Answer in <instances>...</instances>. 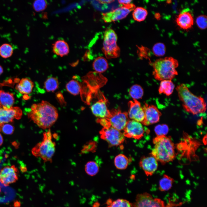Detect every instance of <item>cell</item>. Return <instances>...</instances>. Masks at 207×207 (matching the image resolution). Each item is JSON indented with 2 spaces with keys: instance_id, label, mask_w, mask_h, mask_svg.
<instances>
[{
  "instance_id": "cell-32",
  "label": "cell",
  "mask_w": 207,
  "mask_h": 207,
  "mask_svg": "<svg viewBox=\"0 0 207 207\" xmlns=\"http://www.w3.org/2000/svg\"><path fill=\"white\" fill-rule=\"evenodd\" d=\"M13 51L12 45L9 44L4 43L0 47V55L3 58L10 57L13 54Z\"/></svg>"
},
{
  "instance_id": "cell-26",
  "label": "cell",
  "mask_w": 207,
  "mask_h": 207,
  "mask_svg": "<svg viewBox=\"0 0 207 207\" xmlns=\"http://www.w3.org/2000/svg\"><path fill=\"white\" fill-rule=\"evenodd\" d=\"M106 204L107 207H132V203L123 199H118L114 201L110 199L107 200Z\"/></svg>"
},
{
  "instance_id": "cell-14",
  "label": "cell",
  "mask_w": 207,
  "mask_h": 207,
  "mask_svg": "<svg viewBox=\"0 0 207 207\" xmlns=\"http://www.w3.org/2000/svg\"><path fill=\"white\" fill-rule=\"evenodd\" d=\"M142 108L145 115L144 120L141 122L143 124L148 126L159 121L162 114L156 107L145 103Z\"/></svg>"
},
{
  "instance_id": "cell-31",
  "label": "cell",
  "mask_w": 207,
  "mask_h": 207,
  "mask_svg": "<svg viewBox=\"0 0 207 207\" xmlns=\"http://www.w3.org/2000/svg\"><path fill=\"white\" fill-rule=\"evenodd\" d=\"M58 85L57 79L53 77L48 78L44 83V87L48 92L54 91L57 89Z\"/></svg>"
},
{
  "instance_id": "cell-36",
  "label": "cell",
  "mask_w": 207,
  "mask_h": 207,
  "mask_svg": "<svg viewBox=\"0 0 207 207\" xmlns=\"http://www.w3.org/2000/svg\"><path fill=\"white\" fill-rule=\"evenodd\" d=\"M196 23L201 29H205L207 27V17L204 15L199 16L196 18Z\"/></svg>"
},
{
  "instance_id": "cell-16",
  "label": "cell",
  "mask_w": 207,
  "mask_h": 207,
  "mask_svg": "<svg viewBox=\"0 0 207 207\" xmlns=\"http://www.w3.org/2000/svg\"><path fill=\"white\" fill-rule=\"evenodd\" d=\"M107 100L103 95L98 101L93 104L91 109L93 114L99 118H103L108 117L110 110L107 108Z\"/></svg>"
},
{
  "instance_id": "cell-44",
  "label": "cell",
  "mask_w": 207,
  "mask_h": 207,
  "mask_svg": "<svg viewBox=\"0 0 207 207\" xmlns=\"http://www.w3.org/2000/svg\"></svg>"
},
{
  "instance_id": "cell-41",
  "label": "cell",
  "mask_w": 207,
  "mask_h": 207,
  "mask_svg": "<svg viewBox=\"0 0 207 207\" xmlns=\"http://www.w3.org/2000/svg\"><path fill=\"white\" fill-rule=\"evenodd\" d=\"M114 1L113 0H106V1H99L103 3H109L112 2H113Z\"/></svg>"
},
{
  "instance_id": "cell-43",
  "label": "cell",
  "mask_w": 207,
  "mask_h": 207,
  "mask_svg": "<svg viewBox=\"0 0 207 207\" xmlns=\"http://www.w3.org/2000/svg\"></svg>"
},
{
  "instance_id": "cell-8",
  "label": "cell",
  "mask_w": 207,
  "mask_h": 207,
  "mask_svg": "<svg viewBox=\"0 0 207 207\" xmlns=\"http://www.w3.org/2000/svg\"><path fill=\"white\" fill-rule=\"evenodd\" d=\"M133 3L122 5L119 7L112 11L102 14V19L106 23H110L125 18L135 8Z\"/></svg>"
},
{
  "instance_id": "cell-1",
  "label": "cell",
  "mask_w": 207,
  "mask_h": 207,
  "mask_svg": "<svg viewBox=\"0 0 207 207\" xmlns=\"http://www.w3.org/2000/svg\"><path fill=\"white\" fill-rule=\"evenodd\" d=\"M27 115L30 120L43 129H49L52 126L58 116L56 108L45 101L33 104Z\"/></svg>"
},
{
  "instance_id": "cell-23",
  "label": "cell",
  "mask_w": 207,
  "mask_h": 207,
  "mask_svg": "<svg viewBox=\"0 0 207 207\" xmlns=\"http://www.w3.org/2000/svg\"><path fill=\"white\" fill-rule=\"evenodd\" d=\"M93 67L97 72L102 73L105 71L108 67L107 60L103 57L99 56L96 58L93 63Z\"/></svg>"
},
{
  "instance_id": "cell-21",
  "label": "cell",
  "mask_w": 207,
  "mask_h": 207,
  "mask_svg": "<svg viewBox=\"0 0 207 207\" xmlns=\"http://www.w3.org/2000/svg\"><path fill=\"white\" fill-rule=\"evenodd\" d=\"M14 101L13 94L0 90V103L3 108L9 109L12 107Z\"/></svg>"
},
{
  "instance_id": "cell-39",
  "label": "cell",
  "mask_w": 207,
  "mask_h": 207,
  "mask_svg": "<svg viewBox=\"0 0 207 207\" xmlns=\"http://www.w3.org/2000/svg\"><path fill=\"white\" fill-rule=\"evenodd\" d=\"M132 1V0H118V1L119 3L122 5L127 4L130 3Z\"/></svg>"
},
{
  "instance_id": "cell-38",
  "label": "cell",
  "mask_w": 207,
  "mask_h": 207,
  "mask_svg": "<svg viewBox=\"0 0 207 207\" xmlns=\"http://www.w3.org/2000/svg\"><path fill=\"white\" fill-rule=\"evenodd\" d=\"M97 122L100 123L103 127H108L111 126L107 118H98Z\"/></svg>"
},
{
  "instance_id": "cell-15",
  "label": "cell",
  "mask_w": 207,
  "mask_h": 207,
  "mask_svg": "<svg viewBox=\"0 0 207 207\" xmlns=\"http://www.w3.org/2000/svg\"><path fill=\"white\" fill-rule=\"evenodd\" d=\"M129 107L128 114L129 117L135 121L142 122L144 119V113L139 102L133 99L128 103Z\"/></svg>"
},
{
  "instance_id": "cell-10",
  "label": "cell",
  "mask_w": 207,
  "mask_h": 207,
  "mask_svg": "<svg viewBox=\"0 0 207 207\" xmlns=\"http://www.w3.org/2000/svg\"><path fill=\"white\" fill-rule=\"evenodd\" d=\"M111 126L119 130H124L129 120L128 114L119 109H113L110 111L107 117Z\"/></svg>"
},
{
  "instance_id": "cell-33",
  "label": "cell",
  "mask_w": 207,
  "mask_h": 207,
  "mask_svg": "<svg viewBox=\"0 0 207 207\" xmlns=\"http://www.w3.org/2000/svg\"><path fill=\"white\" fill-rule=\"evenodd\" d=\"M154 54L157 56L160 57L164 55L166 52V47L163 43H158L155 44L152 48Z\"/></svg>"
},
{
  "instance_id": "cell-34",
  "label": "cell",
  "mask_w": 207,
  "mask_h": 207,
  "mask_svg": "<svg viewBox=\"0 0 207 207\" xmlns=\"http://www.w3.org/2000/svg\"><path fill=\"white\" fill-rule=\"evenodd\" d=\"M47 5V3L46 1L44 0H37L34 1L32 6L36 12H39L45 10Z\"/></svg>"
},
{
  "instance_id": "cell-22",
  "label": "cell",
  "mask_w": 207,
  "mask_h": 207,
  "mask_svg": "<svg viewBox=\"0 0 207 207\" xmlns=\"http://www.w3.org/2000/svg\"><path fill=\"white\" fill-rule=\"evenodd\" d=\"M175 85L170 80L161 81L158 89L160 94L163 93L167 96L171 95L173 92Z\"/></svg>"
},
{
  "instance_id": "cell-20",
  "label": "cell",
  "mask_w": 207,
  "mask_h": 207,
  "mask_svg": "<svg viewBox=\"0 0 207 207\" xmlns=\"http://www.w3.org/2000/svg\"><path fill=\"white\" fill-rule=\"evenodd\" d=\"M34 86V83L30 80L24 78L21 79L15 88L21 94L28 95L32 92Z\"/></svg>"
},
{
  "instance_id": "cell-13",
  "label": "cell",
  "mask_w": 207,
  "mask_h": 207,
  "mask_svg": "<svg viewBox=\"0 0 207 207\" xmlns=\"http://www.w3.org/2000/svg\"><path fill=\"white\" fill-rule=\"evenodd\" d=\"M18 171L14 166H7L0 171V182L5 186L16 182L18 179Z\"/></svg>"
},
{
  "instance_id": "cell-11",
  "label": "cell",
  "mask_w": 207,
  "mask_h": 207,
  "mask_svg": "<svg viewBox=\"0 0 207 207\" xmlns=\"http://www.w3.org/2000/svg\"><path fill=\"white\" fill-rule=\"evenodd\" d=\"M22 114L21 109L18 107H13L9 109L3 108L0 103V128L4 124L12 122L14 119L21 118Z\"/></svg>"
},
{
  "instance_id": "cell-30",
  "label": "cell",
  "mask_w": 207,
  "mask_h": 207,
  "mask_svg": "<svg viewBox=\"0 0 207 207\" xmlns=\"http://www.w3.org/2000/svg\"><path fill=\"white\" fill-rule=\"evenodd\" d=\"M85 169L86 172L88 175L93 176L95 175L98 172L99 167L96 162L90 161L86 164Z\"/></svg>"
},
{
  "instance_id": "cell-9",
  "label": "cell",
  "mask_w": 207,
  "mask_h": 207,
  "mask_svg": "<svg viewBox=\"0 0 207 207\" xmlns=\"http://www.w3.org/2000/svg\"><path fill=\"white\" fill-rule=\"evenodd\" d=\"M99 134L101 138L107 141L110 147L119 145L124 140L123 133L111 126L103 127Z\"/></svg>"
},
{
  "instance_id": "cell-29",
  "label": "cell",
  "mask_w": 207,
  "mask_h": 207,
  "mask_svg": "<svg viewBox=\"0 0 207 207\" xmlns=\"http://www.w3.org/2000/svg\"><path fill=\"white\" fill-rule=\"evenodd\" d=\"M66 87L68 92L74 95H78L80 91L81 87L79 83L74 80L69 81L67 84Z\"/></svg>"
},
{
  "instance_id": "cell-24",
  "label": "cell",
  "mask_w": 207,
  "mask_h": 207,
  "mask_svg": "<svg viewBox=\"0 0 207 207\" xmlns=\"http://www.w3.org/2000/svg\"><path fill=\"white\" fill-rule=\"evenodd\" d=\"M174 179L164 174L159 182V189L161 191H167L171 188L174 182Z\"/></svg>"
},
{
  "instance_id": "cell-6",
  "label": "cell",
  "mask_w": 207,
  "mask_h": 207,
  "mask_svg": "<svg viewBox=\"0 0 207 207\" xmlns=\"http://www.w3.org/2000/svg\"><path fill=\"white\" fill-rule=\"evenodd\" d=\"M181 202L175 203L170 201L165 205L164 202L158 198H154L150 194L145 192L137 195L132 207H174L181 206Z\"/></svg>"
},
{
  "instance_id": "cell-27",
  "label": "cell",
  "mask_w": 207,
  "mask_h": 207,
  "mask_svg": "<svg viewBox=\"0 0 207 207\" xmlns=\"http://www.w3.org/2000/svg\"><path fill=\"white\" fill-rule=\"evenodd\" d=\"M147 14L148 12L146 9L143 7H137L134 10L132 16L135 20L140 22L145 19Z\"/></svg>"
},
{
  "instance_id": "cell-37",
  "label": "cell",
  "mask_w": 207,
  "mask_h": 207,
  "mask_svg": "<svg viewBox=\"0 0 207 207\" xmlns=\"http://www.w3.org/2000/svg\"><path fill=\"white\" fill-rule=\"evenodd\" d=\"M14 127L11 124L8 123L4 124L0 128V131L7 135L12 134L14 131Z\"/></svg>"
},
{
  "instance_id": "cell-5",
  "label": "cell",
  "mask_w": 207,
  "mask_h": 207,
  "mask_svg": "<svg viewBox=\"0 0 207 207\" xmlns=\"http://www.w3.org/2000/svg\"><path fill=\"white\" fill-rule=\"evenodd\" d=\"M55 146L49 129L43 133L42 141L32 148V153L34 156L40 158L45 162H51L55 152Z\"/></svg>"
},
{
  "instance_id": "cell-7",
  "label": "cell",
  "mask_w": 207,
  "mask_h": 207,
  "mask_svg": "<svg viewBox=\"0 0 207 207\" xmlns=\"http://www.w3.org/2000/svg\"><path fill=\"white\" fill-rule=\"evenodd\" d=\"M117 35L113 33L104 35L102 51L106 58H114L119 56L120 49L117 44Z\"/></svg>"
},
{
  "instance_id": "cell-25",
  "label": "cell",
  "mask_w": 207,
  "mask_h": 207,
  "mask_svg": "<svg viewBox=\"0 0 207 207\" xmlns=\"http://www.w3.org/2000/svg\"><path fill=\"white\" fill-rule=\"evenodd\" d=\"M129 159L123 154H119L115 158L114 163L116 167L118 169L123 170L128 166L130 162Z\"/></svg>"
},
{
  "instance_id": "cell-4",
  "label": "cell",
  "mask_w": 207,
  "mask_h": 207,
  "mask_svg": "<svg viewBox=\"0 0 207 207\" xmlns=\"http://www.w3.org/2000/svg\"><path fill=\"white\" fill-rule=\"evenodd\" d=\"M179 66L177 60L171 57L156 60L152 64V75L156 80L162 81L170 80L177 75L176 68Z\"/></svg>"
},
{
  "instance_id": "cell-19",
  "label": "cell",
  "mask_w": 207,
  "mask_h": 207,
  "mask_svg": "<svg viewBox=\"0 0 207 207\" xmlns=\"http://www.w3.org/2000/svg\"><path fill=\"white\" fill-rule=\"evenodd\" d=\"M52 51L56 55L62 57L67 55L69 48L67 43L64 40H58L52 44Z\"/></svg>"
},
{
  "instance_id": "cell-2",
  "label": "cell",
  "mask_w": 207,
  "mask_h": 207,
  "mask_svg": "<svg viewBox=\"0 0 207 207\" xmlns=\"http://www.w3.org/2000/svg\"><path fill=\"white\" fill-rule=\"evenodd\" d=\"M176 89L185 110L194 115L205 112L206 104L203 98L195 95L184 84L178 85Z\"/></svg>"
},
{
  "instance_id": "cell-28",
  "label": "cell",
  "mask_w": 207,
  "mask_h": 207,
  "mask_svg": "<svg viewBox=\"0 0 207 207\" xmlns=\"http://www.w3.org/2000/svg\"><path fill=\"white\" fill-rule=\"evenodd\" d=\"M129 93L133 99L137 100L142 98L143 94V90L140 85H135L130 87Z\"/></svg>"
},
{
  "instance_id": "cell-17",
  "label": "cell",
  "mask_w": 207,
  "mask_h": 207,
  "mask_svg": "<svg viewBox=\"0 0 207 207\" xmlns=\"http://www.w3.org/2000/svg\"><path fill=\"white\" fill-rule=\"evenodd\" d=\"M139 164L147 176H152L157 170L158 166V161L152 155L142 157Z\"/></svg>"
},
{
  "instance_id": "cell-12",
  "label": "cell",
  "mask_w": 207,
  "mask_h": 207,
  "mask_svg": "<svg viewBox=\"0 0 207 207\" xmlns=\"http://www.w3.org/2000/svg\"><path fill=\"white\" fill-rule=\"evenodd\" d=\"M124 130L123 134L124 137L137 139L142 138L144 132L141 124L133 120H129Z\"/></svg>"
},
{
  "instance_id": "cell-42",
  "label": "cell",
  "mask_w": 207,
  "mask_h": 207,
  "mask_svg": "<svg viewBox=\"0 0 207 207\" xmlns=\"http://www.w3.org/2000/svg\"><path fill=\"white\" fill-rule=\"evenodd\" d=\"M3 72V68L2 66L0 65V75Z\"/></svg>"
},
{
  "instance_id": "cell-40",
  "label": "cell",
  "mask_w": 207,
  "mask_h": 207,
  "mask_svg": "<svg viewBox=\"0 0 207 207\" xmlns=\"http://www.w3.org/2000/svg\"><path fill=\"white\" fill-rule=\"evenodd\" d=\"M3 142V137L1 134L0 133V146H1Z\"/></svg>"
},
{
  "instance_id": "cell-3",
  "label": "cell",
  "mask_w": 207,
  "mask_h": 207,
  "mask_svg": "<svg viewBox=\"0 0 207 207\" xmlns=\"http://www.w3.org/2000/svg\"><path fill=\"white\" fill-rule=\"evenodd\" d=\"M154 147L151 155L164 165L172 161L175 157V146L170 137L157 136L153 140Z\"/></svg>"
},
{
  "instance_id": "cell-35",
  "label": "cell",
  "mask_w": 207,
  "mask_h": 207,
  "mask_svg": "<svg viewBox=\"0 0 207 207\" xmlns=\"http://www.w3.org/2000/svg\"><path fill=\"white\" fill-rule=\"evenodd\" d=\"M154 131L157 136H166L168 133V128L165 124H159L155 127Z\"/></svg>"
},
{
  "instance_id": "cell-18",
  "label": "cell",
  "mask_w": 207,
  "mask_h": 207,
  "mask_svg": "<svg viewBox=\"0 0 207 207\" xmlns=\"http://www.w3.org/2000/svg\"><path fill=\"white\" fill-rule=\"evenodd\" d=\"M177 25L181 28L187 30L193 25L194 19L191 14L189 11L181 12L176 19Z\"/></svg>"
}]
</instances>
